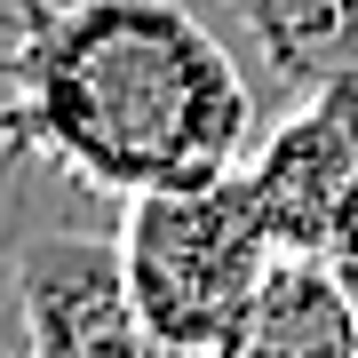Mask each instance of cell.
I'll return each mask as SVG.
<instances>
[{
  "label": "cell",
  "instance_id": "7",
  "mask_svg": "<svg viewBox=\"0 0 358 358\" xmlns=\"http://www.w3.org/2000/svg\"><path fill=\"white\" fill-rule=\"evenodd\" d=\"M0 358H32V343H24V303H16V263H8V247H0Z\"/></svg>",
  "mask_w": 358,
  "mask_h": 358
},
{
  "label": "cell",
  "instance_id": "1",
  "mask_svg": "<svg viewBox=\"0 0 358 358\" xmlns=\"http://www.w3.org/2000/svg\"><path fill=\"white\" fill-rule=\"evenodd\" d=\"M263 96L207 0H0V247L247 167Z\"/></svg>",
  "mask_w": 358,
  "mask_h": 358
},
{
  "label": "cell",
  "instance_id": "5",
  "mask_svg": "<svg viewBox=\"0 0 358 358\" xmlns=\"http://www.w3.org/2000/svg\"><path fill=\"white\" fill-rule=\"evenodd\" d=\"M207 16L231 32L263 112L358 88V0H207Z\"/></svg>",
  "mask_w": 358,
  "mask_h": 358
},
{
  "label": "cell",
  "instance_id": "3",
  "mask_svg": "<svg viewBox=\"0 0 358 358\" xmlns=\"http://www.w3.org/2000/svg\"><path fill=\"white\" fill-rule=\"evenodd\" d=\"M8 263H16V303H24L32 358H183L136 310L120 231H96V223L32 231V239L8 247Z\"/></svg>",
  "mask_w": 358,
  "mask_h": 358
},
{
  "label": "cell",
  "instance_id": "2",
  "mask_svg": "<svg viewBox=\"0 0 358 358\" xmlns=\"http://www.w3.org/2000/svg\"><path fill=\"white\" fill-rule=\"evenodd\" d=\"M287 247L247 167L176 183V192H143L120 207V263H128L136 310L183 358H207L223 343V327L247 310V294L263 287V271Z\"/></svg>",
  "mask_w": 358,
  "mask_h": 358
},
{
  "label": "cell",
  "instance_id": "6",
  "mask_svg": "<svg viewBox=\"0 0 358 358\" xmlns=\"http://www.w3.org/2000/svg\"><path fill=\"white\" fill-rule=\"evenodd\" d=\"M207 358H358V310L319 255H279Z\"/></svg>",
  "mask_w": 358,
  "mask_h": 358
},
{
  "label": "cell",
  "instance_id": "4",
  "mask_svg": "<svg viewBox=\"0 0 358 358\" xmlns=\"http://www.w3.org/2000/svg\"><path fill=\"white\" fill-rule=\"evenodd\" d=\"M255 199L287 255H350L358 247V88H319L263 120L247 152Z\"/></svg>",
  "mask_w": 358,
  "mask_h": 358
}]
</instances>
